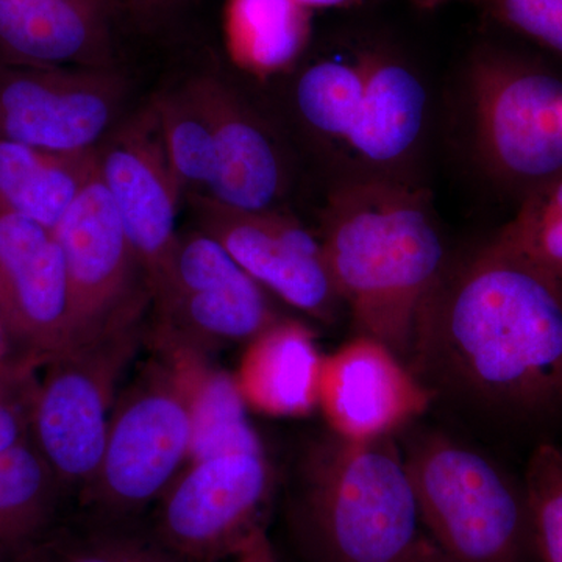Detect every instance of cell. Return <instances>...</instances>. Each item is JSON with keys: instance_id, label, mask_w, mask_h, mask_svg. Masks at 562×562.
I'll list each match as a JSON object with an SVG mask.
<instances>
[{"instance_id": "1", "label": "cell", "mask_w": 562, "mask_h": 562, "mask_svg": "<svg viewBox=\"0 0 562 562\" xmlns=\"http://www.w3.org/2000/svg\"><path fill=\"white\" fill-rule=\"evenodd\" d=\"M406 364L465 419L539 424L562 414V284L494 243L447 276Z\"/></svg>"}, {"instance_id": "2", "label": "cell", "mask_w": 562, "mask_h": 562, "mask_svg": "<svg viewBox=\"0 0 562 562\" xmlns=\"http://www.w3.org/2000/svg\"><path fill=\"white\" fill-rule=\"evenodd\" d=\"M321 241L358 335L406 362L422 313L446 272L425 195L380 179L344 184L325 206Z\"/></svg>"}, {"instance_id": "3", "label": "cell", "mask_w": 562, "mask_h": 562, "mask_svg": "<svg viewBox=\"0 0 562 562\" xmlns=\"http://www.w3.org/2000/svg\"><path fill=\"white\" fill-rule=\"evenodd\" d=\"M295 524L319 562H450L422 520L394 436H324L302 464Z\"/></svg>"}, {"instance_id": "4", "label": "cell", "mask_w": 562, "mask_h": 562, "mask_svg": "<svg viewBox=\"0 0 562 562\" xmlns=\"http://www.w3.org/2000/svg\"><path fill=\"white\" fill-rule=\"evenodd\" d=\"M422 520L450 562H528L536 552L525 486L494 458L425 428L402 446Z\"/></svg>"}, {"instance_id": "5", "label": "cell", "mask_w": 562, "mask_h": 562, "mask_svg": "<svg viewBox=\"0 0 562 562\" xmlns=\"http://www.w3.org/2000/svg\"><path fill=\"white\" fill-rule=\"evenodd\" d=\"M140 314L44 362L31 406V439L61 484L94 479L122 376L138 351Z\"/></svg>"}, {"instance_id": "6", "label": "cell", "mask_w": 562, "mask_h": 562, "mask_svg": "<svg viewBox=\"0 0 562 562\" xmlns=\"http://www.w3.org/2000/svg\"><path fill=\"white\" fill-rule=\"evenodd\" d=\"M191 412L179 373L162 355L114 403L101 464L85 501L127 513L158 501L190 460Z\"/></svg>"}, {"instance_id": "7", "label": "cell", "mask_w": 562, "mask_h": 562, "mask_svg": "<svg viewBox=\"0 0 562 562\" xmlns=\"http://www.w3.org/2000/svg\"><path fill=\"white\" fill-rule=\"evenodd\" d=\"M273 487L265 443L188 461L157 501L158 538L184 561L236 558L265 530Z\"/></svg>"}, {"instance_id": "8", "label": "cell", "mask_w": 562, "mask_h": 562, "mask_svg": "<svg viewBox=\"0 0 562 562\" xmlns=\"http://www.w3.org/2000/svg\"><path fill=\"white\" fill-rule=\"evenodd\" d=\"M476 143L503 179L539 184L562 176V80L501 54L469 69Z\"/></svg>"}, {"instance_id": "9", "label": "cell", "mask_w": 562, "mask_h": 562, "mask_svg": "<svg viewBox=\"0 0 562 562\" xmlns=\"http://www.w3.org/2000/svg\"><path fill=\"white\" fill-rule=\"evenodd\" d=\"M150 299L155 327L210 355L247 344L280 319L269 292L201 228L179 233Z\"/></svg>"}, {"instance_id": "10", "label": "cell", "mask_w": 562, "mask_h": 562, "mask_svg": "<svg viewBox=\"0 0 562 562\" xmlns=\"http://www.w3.org/2000/svg\"><path fill=\"white\" fill-rule=\"evenodd\" d=\"M125 95L114 68L0 61V139L58 154L98 150L117 127Z\"/></svg>"}, {"instance_id": "11", "label": "cell", "mask_w": 562, "mask_h": 562, "mask_svg": "<svg viewBox=\"0 0 562 562\" xmlns=\"http://www.w3.org/2000/svg\"><path fill=\"white\" fill-rule=\"evenodd\" d=\"M54 232L68 271L74 346L143 314L149 288L98 169Z\"/></svg>"}, {"instance_id": "12", "label": "cell", "mask_w": 562, "mask_h": 562, "mask_svg": "<svg viewBox=\"0 0 562 562\" xmlns=\"http://www.w3.org/2000/svg\"><path fill=\"white\" fill-rule=\"evenodd\" d=\"M199 228L217 239L261 288L314 319L335 321L341 299L321 239L279 211L228 209L192 194Z\"/></svg>"}, {"instance_id": "13", "label": "cell", "mask_w": 562, "mask_h": 562, "mask_svg": "<svg viewBox=\"0 0 562 562\" xmlns=\"http://www.w3.org/2000/svg\"><path fill=\"white\" fill-rule=\"evenodd\" d=\"M98 173L150 292L179 236L176 225L184 192L166 155L151 105L117 125L99 146Z\"/></svg>"}, {"instance_id": "14", "label": "cell", "mask_w": 562, "mask_h": 562, "mask_svg": "<svg viewBox=\"0 0 562 562\" xmlns=\"http://www.w3.org/2000/svg\"><path fill=\"white\" fill-rule=\"evenodd\" d=\"M432 394L384 344L358 335L322 364L319 408L333 435L349 441L395 436L430 409Z\"/></svg>"}, {"instance_id": "15", "label": "cell", "mask_w": 562, "mask_h": 562, "mask_svg": "<svg viewBox=\"0 0 562 562\" xmlns=\"http://www.w3.org/2000/svg\"><path fill=\"white\" fill-rule=\"evenodd\" d=\"M0 313L41 362L74 346L68 271L52 228L0 210Z\"/></svg>"}, {"instance_id": "16", "label": "cell", "mask_w": 562, "mask_h": 562, "mask_svg": "<svg viewBox=\"0 0 562 562\" xmlns=\"http://www.w3.org/2000/svg\"><path fill=\"white\" fill-rule=\"evenodd\" d=\"M114 0H0V61L114 68Z\"/></svg>"}, {"instance_id": "17", "label": "cell", "mask_w": 562, "mask_h": 562, "mask_svg": "<svg viewBox=\"0 0 562 562\" xmlns=\"http://www.w3.org/2000/svg\"><path fill=\"white\" fill-rule=\"evenodd\" d=\"M214 131V176L206 194L243 211L273 210L283 192L276 146L246 103L220 77H195Z\"/></svg>"}, {"instance_id": "18", "label": "cell", "mask_w": 562, "mask_h": 562, "mask_svg": "<svg viewBox=\"0 0 562 562\" xmlns=\"http://www.w3.org/2000/svg\"><path fill=\"white\" fill-rule=\"evenodd\" d=\"M324 355L303 322L280 319L247 342L233 373L247 409L269 417H305L319 408Z\"/></svg>"}, {"instance_id": "19", "label": "cell", "mask_w": 562, "mask_h": 562, "mask_svg": "<svg viewBox=\"0 0 562 562\" xmlns=\"http://www.w3.org/2000/svg\"><path fill=\"white\" fill-rule=\"evenodd\" d=\"M151 349L179 373L190 402L192 436L190 460L227 450L261 446L249 419L235 376L211 361L210 353L154 327Z\"/></svg>"}, {"instance_id": "20", "label": "cell", "mask_w": 562, "mask_h": 562, "mask_svg": "<svg viewBox=\"0 0 562 562\" xmlns=\"http://www.w3.org/2000/svg\"><path fill=\"white\" fill-rule=\"evenodd\" d=\"M368 80L357 121L346 144L375 166L401 161L419 139L427 114V90L403 63L366 52Z\"/></svg>"}, {"instance_id": "21", "label": "cell", "mask_w": 562, "mask_h": 562, "mask_svg": "<svg viewBox=\"0 0 562 562\" xmlns=\"http://www.w3.org/2000/svg\"><path fill=\"white\" fill-rule=\"evenodd\" d=\"M98 169V150L58 154L0 139V210L55 231Z\"/></svg>"}, {"instance_id": "22", "label": "cell", "mask_w": 562, "mask_h": 562, "mask_svg": "<svg viewBox=\"0 0 562 562\" xmlns=\"http://www.w3.org/2000/svg\"><path fill=\"white\" fill-rule=\"evenodd\" d=\"M312 36V10L299 0H227L224 40L238 68L277 76L295 65Z\"/></svg>"}, {"instance_id": "23", "label": "cell", "mask_w": 562, "mask_h": 562, "mask_svg": "<svg viewBox=\"0 0 562 562\" xmlns=\"http://www.w3.org/2000/svg\"><path fill=\"white\" fill-rule=\"evenodd\" d=\"M61 482L31 441L0 452V562L46 530Z\"/></svg>"}, {"instance_id": "24", "label": "cell", "mask_w": 562, "mask_h": 562, "mask_svg": "<svg viewBox=\"0 0 562 562\" xmlns=\"http://www.w3.org/2000/svg\"><path fill=\"white\" fill-rule=\"evenodd\" d=\"M162 146L183 191L206 194L214 176V131L209 109L192 79L151 103Z\"/></svg>"}, {"instance_id": "25", "label": "cell", "mask_w": 562, "mask_h": 562, "mask_svg": "<svg viewBox=\"0 0 562 562\" xmlns=\"http://www.w3.org/2000/svg\"><path fill=\"white\" fill-rule=\"evenodd\" d=\"M366 80V52L351 61L314 63L295 88V102L303 120L321 135L346 143L360 111Z\"/></svg>"}, {"instance_id": "26", "label": "cell", "mask_w": 562, "mask_h": 562, "mask_svg": "<svg viewBox=\"0 0 562 562\" xmlns=\"http://www.w3.org/2000/svg\"><path fill=\"white\" fill-rule=\"evenodd\" d=\"M492 243L562 284V176L531 190Z\"/></svg>"}, {"instance_id": "27", "label": "cell", "mask_w": 562, "mask_h": 562, "mask_svg": "<svg viewBox=\"0 0 562 562\" xmlns=\"http://www.w3.org/2000/svg\"><path fill=\"white\" fill-rule=\"evenodd\" d=\"M525 492L543 562H562V449L543 441L532 450L525 472Z\"/></svg>"}, {"instance_id": "28", "label": "cell", "mask_w": 562, "mask_h": 562, "mask_svg": "<svg viewBox=\"0 0 562 562\" xmlns=\"http://www.w3.org/2000/svg\"><path fill=\"white\" fill-rule=\"evenodd\" d=\"M41 364L0 371V452L31 441V406Z\"/></svg>"}, {"instance_id": "29", "label": "cell", "mask_w": 562, "mask_h": 562, "mask_svg": "<svg viewBox=\"0 0 562 562\" xmlns=\"http://www.w3.org/2000/svg\"><path fill=\"white\" fill-rule=\"evenodd\" d=\"M43 562H187L169 550L125 538V536H91L55 550Z\"/></svg>"}, {"instance_id": "30", "label": "cell", "mask_w": 562, "mask_h": 562, "mask_svg": "<svg viewBox=\"0 0 562 562\" xmlns=\"http://www.w3.org/2000/svg\"><path fill=\"white\" fill-rule=\"evenodd\" d=\"M506 24L562 55V0H492Z\"/></svg>"}, {"instance_id": "31", "label": "cell", "mask_w": 562, "mask_h": 562, "mask_svg": "<svg viewBox=\"0 0 562 562\" xmlns=\"http://www.w3.org/2000/svg\"><path fill=\"white\" fill-rule=\"evenodd\" d=\"M27 362H38L43 366V362L35 360L18 346L3 321L2 313H0V371H9L18 366L27 364Z\"/></svg>"}, {"instance_id": "32", "label": "cell", "mask_w": 562, "mask_h": 562, "mask_svg": "<svg viewBox=\"0 0 562 562\" xmlns=\"http://www.w3.org/2000/svg\"><path fill=\"white\" fill-rule=\"evenodd\" d=\"M235 560L236 562H277L276 554H273L271 542H269L266 531H258L257 535L243 547L241 552L236 554Z\"/></svg>"}, {"instance_id": "33", "label": "cell", "mask_w": 562, "mask_h": 562, "mask_svg": "<svg viewBox=\"0 0 562 562\" xmlns=\"http://www.w3.org/2000/svg\"><path fill=\"white\" fill-rule=\"evenodd\" d=\"M127 2L136 13L143 14V16H155V14L172 9L181 0H127Z\"/></svg>"}, {"instance_id": "34", "label": "cell", "mask_w": 562, "mask_h": 562, "mask_svg": "<svg viewBox=\"0 0 562 562\" xmlns=\"http://www.w3.org/2000/svg\"><path fill=\"white\" fill-rule=\"evenodd\" d=\"M299 2H301L303 7H306V9L313 11L344 5V3L349 2V0H299Z\"/></svg>"}, {"instance_id": "35", "label": "cell", "mask_w": 562, "mask_h": 562, "mask_svg": "<svg viewBox=\"0 0 562 562\" xmlns=\"http://www.w3.org/2000/svg\"><path fill=\"white\" fill-rule=\"evenodd\" d=\"M414 5L419 7L422 10H432L442 3L450 2V0H409Z\"/></svg>"}]
</instances>
